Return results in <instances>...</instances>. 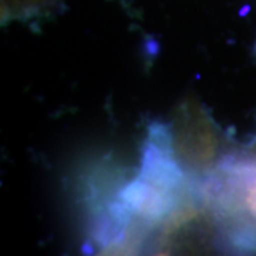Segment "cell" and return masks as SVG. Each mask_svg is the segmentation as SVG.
Instances as JSON below:
<instances>
[{"mask_svg":"<svg viewBox=\"0 0 256 256\" xmlns=\"http://www.w3.org/2000/svg\"><path fill=\"white\" fill-rule=\"evenodd\" d=\"M156 138L146 150L141 174L124 191V201L130 208L146 215L148 218L160 216L168 210L172 200L171 192L180 182L178 166L175 165L168 151V141Z\"/></svg>","mask_w":256,"mask_h":256,"instance_id":"obj_1","label":"cell"},{"mask_svg":"<svg viewBox=\"0 0 256 256\" xmlns=\"http://www.w3.org/2000/svg\"><path fill=\"white\" fill-rule=\"evenodd\" d=\"M229 192L248 216L256 220V160H238L225 165Z\"/></svg>","mask_w":256,"mask_h":256,"instance_id":"obj_2","label":"cell"},{"mask_svg":"<svg viewBox=\"0 0 256 256\" xmlns=\"http://www.w3.org/2000/svg\"><path fill=\"white\" fill-rule=\"evenodd\" d=\"M48 0H3V10L6 13H38L43 4Z\"/></svg>","mask_w":256,"mask_h":256,"instance_id":"obj_3","label":"cell"}]
</instances>
